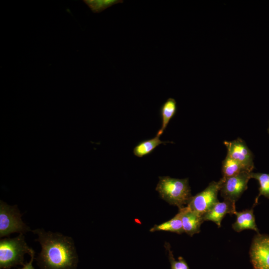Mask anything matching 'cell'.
Wrapping results in <instances>:
<instances>
[{
  "mask_svg": "<svg viewBox=\"0 0 269 269\" xmlns=\"http://www.w3.org/2000/svg\"><path fill=\"white\" fill-rule=\"evenodd\" d=\"M32 231L38 236L35 241L41 245V251L36 260L41 269H76L78 257L71 237L43 229Z\"/></svg>",
  "mask_w": 269,
  "mask_h": 269,
  "instance_id": "1",
  "label": "cell"
},
{
  "mask_svg": "<svg viewBox=\"0 0 269 269\" xmlns=\"http://www.w3.org/2000/svg\"><path fill=\"white\" fill-rule=\"evenodd\" d=\"M156 190L162 199L170 205L178 207L179 209L187 205L192 197L188 178L159 177Z\"/></svg>",
  "mask_w": 269,
  "mask_h": 269,
  "instance_id": "2",
  "label": "cell"
},
{
  "mask_svg": "<svg viewBox=\"0 0 269 269\" xmlns=\"http://www.w3.org/2000/svg\"><path fill=\"white\" fill-rule=\"evenodd\" d=\"M34 251L25 241L23 234L13 238L0 240V268L7 269L18 265H24V255Z\"/></svg>",
  "mask_w": 269,
  "mask_h": 269,
  "instance_id": "3",
  "label": "cell"
},
{
  "mask_svg": "<svg viewBox=\"0 0 269 269\" xmlns=\"http://www.w3.org/2000/svg\"><path fill=\"white\" fill-rule=\"evenodd\" d=\"M22 214L17 205L9 206L0 201V237H8L13 233L24 234L30 228L21 219Z\"/></svg>",
  "mask_w": 269,
  "mask_h": 269,
  "instance_id": "4",
  "label": "cell"
},
{
  "mask_svg": "<svg viewBox=\"0 0 269 269\" xmlns=\"http://www.w3.org/2000/svg\"><path fill=\"white\" fill-rule=\"evenodd\" d=\"M222 182V178L211 182L204 190L192 197L187 206L203 217L219 201L217 195Z\"/></svg>",
  "mask_w": 269,
  "mask_h": 269,
  "instance_id": "5",
  "label": "cell"
},
{
  "mask_svg": "<svg viewBox=\"0 0 269 269\" xmlns=\"http://www.w3.org/2000/svg\"><path fill=\"white\" fill-rule=\"evenodd\" d=\"M250 172H244L227 178L222 177L220 193L224 199L236 202L248 188L251 178Z\"/></svg>",
  "mask_w": 269,
  "mask_h": 269,
  "instance_id": "6",
  "label": "cell"
},
{
  "mask_svg": "<svg viewBox=\"0 0 269 269\" xmlns=\"http://www.w3.org/2000/svg\"><path fill=\"white\" fill-rule=\"evenodd\" d=\"M250 255L254 269H269V236L256 235L252 242Z\"/></svg>",
  "mask_w": 269,
  "mask_h": 269,
  "instance_id": "7",
  "label": "cell"
},
{
  "mask_svg": "<svg viewBox=\"0 0 269 269\" xmlns=\"http://www.w3.org/2000/svg\"><path fill=\"white\" fill-rule=\"evenodd\" d=\"M224 144L227 149V155L252 172L254 168V155L243 139L237 138L232 141H224Z\"/></svg>",
  "mask_w": 269,
  "mask_h": 269,
  "instance_id": "8",
  "label": "cell"
},
{
  "mask_svg": "<svg viewBox=\"0 0 269 269\" xmlns=\"http://www.w3.org/2000/svg\"><path fill=\"white\" fill-rule=\"evenodd\" d=\"M235 203L226 199H224L222 202L218 201L204 215V221H211L220 227L221 221L226 215L235 214L236 211Z\"/></svg>",
  "mask_w": 269,
  "mask_h": 269,
  "instance_id": "9",
  "label": "cell"
},
{
  "mask_svg": "<svg viewBox=\"0 0 269 269\" xmlns=\"http://www.w3.org/2000/svg\"><path fill=\"white\" fill-rule=\"evenodd\" d=\"M184 232L190 236L200 231V226L204 222L203 217L190 209L187 206L179 209Z\"/></svg>",
  "mask_w": 269,
  "mask_h": 269,
  "instance_id": "10",
  "label": "cell"
},
{
  "mask_svg": "<svg viewBox=\"0 0 269 269\" xmlns=\"http://www.w3.org/2000/svg\"><path fill=\"white\" fill-rule=\"evenodd\" d=\"M255 206L256 204H254L250 209L235 212L234 215L236 216V220L232 225V228L235 231L240 232L246 229H251L259 233L254 214L253 208Z\"/></svg>",
  "mask_w": 269,
  "mask_h": 269,
  "instance_id": "11",
  "label": "cell"
},
{
  "mask_svg": "<svg viewBox=\"0 0 269 269\" xmlns=\"http://www.w3.org/2000/svg\"><path fill=\"white\" fill-rule=\"evenodd\" d=\"M176 111V102L173 98H169L162 105L159 109L161 126L157 132L156 135L160 136L163 134L170 121L175 115Z\"/></svg>",
  "mask_w": 269,
  "mask_h": 269,
  "instance_id": "12",
  "label": "cell"
},
{
  "mask_svg": "<svg viewBox=\"0 0 269 269\" xmlns=\"http://www.w3.org/2000/svg\"><path fill=\"white\" fill-rule=\"evenodd\" d=\"M159 137L156 135L151 139L139 142L134 148V155L138 157H143L150 154L159 145L165 144L166 142L161 140Z\"/></svg>",
  "mask_w": 269,
  "mask_h": 269,
  "instance_id": "13",
  "label": "cell"
},
{
  "mask_svg": "<svg viewBox=\"0 0 269 269\" xmlns=\"http://www.w3.org/2000/svg\"><path fill=\"white\" fill-rule=\"evenodd\" d=\"M222 177L224 178L235 176L244 172H252L241 163L227 155L222 162Z\"/></svg>",
  "mask_w": 269,
  "mask_h": 269,
  "instance_id": "14",
  "label": "cell"
},
{
  "mask_svg": "<svg viewBox=\"0 0 269 269\" xmlns=\"http://www.w3.org/2000/svg\"><path fill=\"white\" fill-rule=\"evenodd\" d=\"M150 231H167L179 234L184 233L180 213L178 212L173 218L166 222L155 225L150 229Z\"/></svg>",
  "mask_w": 269,
  "mask_h": 269,
  "instance_id": "15",
  "label": "cell"
},
{
  "mask_svg": "<svg viewBox=\"0 0 269 269\" xmlns=\"http://www.w3.org/2000/svg\"><path fill=\"white\" fill-rule=\"evenodd\" d=\"M251 178L257 180L260 185L259 193L255 199L254 204L256 205L258 203L259 198L261 195L269 199V173L252 172Z\"/></svg>",
  "mask_w": 269,
  "mask_h": 269,
  "instance_id": "16",
  "label": "cell"
},
{
  "mask_svg": "<svg viewBox=\"0 0 269 269\" xmlns=\"http://www.w3.org/2000/svg\"><path fill=\"white\" fill-rule=\"evenodd\" d=\"M91 10L95 13H99L112 5L122 3L123 0H83Z\"/></svg>",
  "mask_w": 269,
  "mask_h": 269,
  "instance_id": "17",
  "label": "cell"
},
{
  "mask_svg": "<svg viewBox=\"0 0 269 269\" xmlns=\"http://www.w3.org/2000/svg\"><path fill=\"white\" fill-rule=\"evenodd\" d=\"M166 248L169 252V259L171 264V269H189V267L182 257H179L178 261L174 259L172 253L168 246Z\"/></svg>",
  "mask_w": 269,
  "mask_h": 269,
  "instance_id": "18",
  "label": "cell"
},
{
  "mask_svg": "<svg viewBox=\"0 0 269 269\" xmlns=\"http://www.w3.org/2000/svg\"><path fill=\"white\" fill-rule=\"evenodd\" d=\"M35 252H33L30 256L31 257L30 261L26 264L23 265V267L20 269H34L32 263L34 259Z\"/></svg>",
  "mask_w": 269,
  "mask_h": 269,
  "instance_id": "19",
  "label": "cell"
},
{
  "mask_svg": "<svg viewBox=\"0 0 269 269\" xmlns=\"http://www.w3.org/2000/svg\"><path fill=\"white\" fill-rule=\"evenodd\" d=\"M268 132H269V128H268Z\"/></svg>",
  "mask_w": 269,
  "mask_h": 269,
  "instance_id": "20",
  "label": "cell"
}]
</instances>
